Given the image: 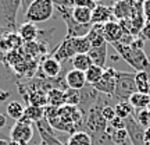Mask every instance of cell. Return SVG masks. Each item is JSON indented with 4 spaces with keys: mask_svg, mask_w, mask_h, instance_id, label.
Wrapping results in <instances>:
<instances>
[{
    "mask_svg": "<svg viewBox=\"0 0 150 145\" xmlns=\"http://www.w3.org/2000/svg\"><path fill=\"white\" fill-rule=\"evenodd\" d=\"M112 48L118 52V54L128 63L136 73H147L150 74V60L142 48H138L134 42L131 45H122L120 42L112 43Z\"/></svg>",
    "mask_w": 150,
    "mask_h": 145,
    "instance_id": "1",
    "label": "cell"
},
{
    "mask_svg": "<svg viewBox=\"0 0 150 145\" xmlns=\"http://www.w3.org/2000/svg\"><path fill=\"white\" fill-rule=\"evenodd\" d=\"M54 9L53 0H35L25 11V20L33 24L45 22L53 17Z\"/></svg>",
    "mask_w": 150,
    "mask_h": 145,
    "instance_id": "2",
    "label": "cell"
},
{
    "mask_svg": "<svg viewBox=\"0 0 150 145\" xmlns=\"http://www.w3.org/2000/svg\"><path fill=\"white\" fill-rule=\"evenodd\" d=\"M21 7V0H0V27L10 32H17V14Z\"/></svg>",
    "mask_w": 150,
    "mask_h": 145,
    "instance_id": "3",
    "label": "cell"
},
{
    "mask_svg": "<svg viewBox=\"0 0 150 145\" xmlns=\"http://www.w3.org/2000/svg\"><path fill=\"white\" fill-rule=\"evenodd\" d=\"M136 89L135 84V73H125V71H117V84H115V92L114 99L118 102H128L129 98L134 95Z\"/></svg>",
    "mask_w": 150,
    "mask_h": 145,
    "instance_id": "4",
    "label": "cell"
},
{
    "mask_svg": "<svg viewBox=\"0 0 150 145\" xmlns=\"http://www.w3.org/2000/svg\"><path fill=\"white\" fill-rule=\"evenodd\" d=\"M59 10L61 18L64 20L67 34L65 38H85L91 32L92 25H82L74 20L72 17V7H56Z\"/></svg>",
    "mask_w": 150,
    "mask_h": 145,
    "instance_id": "5",
    "label": "cell"
},
{
    "mask_svg": "<svg viewBox=\"0 0 150 145\" xmlns=\"http://www.w3.org/2000/svg\"><path fill=\"white\" fill-rule=\"evenodd\" d=\"M100 96V92L91 84H86L82 89L79 91V103H78V109L83 113V116L88 114V112L92 108L96 106L97 101Z\"/></svg>",
    "mask_w": 150,
    "mask_h": 145,
    "instance_id": "6",
    "label": "cell"
},
{
    "mask_svg": "<svg viewBox=\"0 0 150 145\" xmlns=\"http://www.w3.org/2000/svg\"><path fill=\"white\" fill-rule=\"evenodd\" d=\"M117 71L114 67H107L104 69V74H103L102 80L99 81L97 84H95V88L97 91L107 95V96H114L115 92V84H117Z\"/></svg>",
    "mask_w": 150,
    "mask_h": 145,
    "instance_id": "7",
    "label": "cell"
},
{
    "mask_svg": "<svg viewBox=\"0 0 150 145\" xmlns=\"http://www.w3.org/2000/svg\"><path fill=\"white\" fill-rule=\"evenodd\" d=\"M138 4H139V0H115L111 6L114 18L117 21L128 20L136 10Z\"/></svg>",
    "mask_w": 150,
    "mask_h": 145,
    "instance_id": "8",
    "label": "cell"
},
{
    "mask_svg": "<svg viewBox=\"0 0 150 145\" xmlns=\"http://www.w3.org/2000/svg\"><path fill=\"white\" fill-rule=\"evenodd\" d=\"M125 121V130H127V134H128V138L131 141L132 145H145L143 144V140H145V131L146 129H143L138 121L136 119L132 116H129L128 119L124 120Z\"/></svg>",
    "mask_w": 150,
    "mask_h": 145,
    "instance_id": "9",
    "label": "cell"
},
{
    "mask_svg": "<svg viewBox=\"0 0 150 145\" xmlns=\"http://www.w3.org/2000/svg\"><path fill=\"white\" fill-rule=\"evenodd\" d=\"M33 138V129L32 124L24 123L18 120L10 131V141H17V142H24L28 144Z\"/></svg>",
    "mask_w": 150,
    "mask_h": 145,
    "instance_id": "10",
    "label": "cell"
},
{
    "mask_svg": "<svg viewBox=\"0 0 150 145\" xmlns=\"http://www.w3.org/2000/svg\"><path fill=\"white\" fill-rule=\"evenodd\" d=\"M42 73L45 78H49V80H53V78H57L60 74H61V63L59 60H56L53 56H47L40 61V66H39V73Z\"/></svg>",
    "mask_w": 150,
    "mask_h": 145,
    "instance_id": "11",
    "label": "cell"
},
{
    "mask_svg": "<svg viewBox=\"0 0 150 145\" xmlns=\"http://www.w3.org/2000/svg\"><path fill=\"white\" fill-rule=\"evenodd\" d=\"M75 54H76V52H75L72 39L71 38H64V41L54 49L50 56H53L54 59L59 60L60 63H61V61H65V60H68V59H72Z\"/></svg>",
    "mask_w": 150,
    "mask_h": 145,
    "instance_id": "12",
    "label": "cell"
},
{
    "mask_svg": "<svg viewBox=\"0 0 150 145\" xmlns=\"http://www.w3.org/2000/svg\"><path fill=\"white\" fill-rule=\"evenodd\" d=\"M112 20H114V14L110 6L97 4L92 10V25H104Z\"/></svg>",
    "mask_w": 150,
    "mask_h": 145,
    "instance_id": "13",
    "label": "cell"
},
{
    "mask_svg": "<svg viewBox=\"0 0 150 145\" xmlns=\"http://www.w3.org/2000/svg\"><path fill=\"white\" fill-rule=\"evenodd\" d=\"M124 29L120 25V22L112 20V21L107 22L103 25V36L106 39L107 43H115V42H120L121 38L124 36Z\"/></svg>",
    "mask_w": 150,
    "mask_h": 145,
    "instance_id": "14",
    "label": "cell"
},
{
    "mask_svg": "<svg viewBox=\"0 0 150 145\" xmlns=\"http://www.w3.org/2000/svg\"><path fill=\"white\" fill-rule=\"evenodd\" d=\"M17 34H18V36L21 38V41L29 43V42H36V39L40 36L42 31L36 27V24L25 22V24H22L21 27H18Z\"/></svg>",
    "mask_w": 150,
    "mask_h": 145,
    "instance_id": "15",
    "label": "cell"
},
{
    "mask_svg": "<svg viewBox=\"0 0 150 145\" xmlns=\"http://www.w3.org/2000/svg\"><path fill=\"white\" fill-rule=\"evenodd\" d=\"M65 84H67V86H68V89L81 91V89L86 85L85 73L75 70V69L67 71V73H65Z\"/></svg>",
    "mask_w": 150,
    "mask_h": 145,
    "instance_id": "16",
    "label": "cell"
},
{
    "mask_svg": "<svg viewBox=\"0 0 150 145\" xmlns=\"http://www.w3.org/2000/svg\"><path fill=\"white\" fill-rule=\"evenodd\" d=\"M45 119V108H39V106H32L28 105V108L24 112V116L21 117V121L24 123H38Z\"/></svg>",
    "mask_w": 150,
    "mask_h": 145,
    "instance_id": "17",
    "label": "cell"
},
{
    "mask_svg": "<svg viewBox=\"0 0 150 145\" xmlns=\"http://www.w3.org/2000/svg\"><path fill=\"white\" fill-rule=\"evenodd\" d=\"M88 54H89L93 64L104 69L106 67V60H107V43L103 45V46H99V48H91Z\"/></svg>",
    "mask_w": 150,
    "mask_h": 145,
    "instance_id": "18",
    "label": "cell"
},
{
    "mask_svg": "<svg viewBox=\"0 0 150 145\" xmlns=\"http://www.w3.org/2000/svg\"><path fill=\"white\" fill-rule=\"evenodd\" d=\"M47 105L54 108H61L65 105V91L53 88L47 91Z\"/></svg>",
    "mask_w": 150,
    "mask_h": 145,
    "instance_id": "19",
    "label": "cell"
},
{
    "mask_svg": "<svg viewBox=\"0 0 150 145\" xmlns=\"http://www.w3.org/2000/svg\"><path fill=\"white\" fill-rule=\"evenodd\" d=\"M72 17L78 24L92 25V10L86 7H72Z\"/></svg>",
    "mask_w": 150,
    "mask_h": 145,
    "instance_id": "20",
    "label": "cell"
},
{
    "mask_svg": "<svg viewBox=\"0 0 150 145\" xmlns=\"http://www.w3.org/2000/svg\"><path fill=\"white\" fill-rule=\"evenodd\" d=\"M71 63H72V67L75 70L82 71V73H86L89 67L93 66L91 57L88 53H81V54H75L74 57L71 59Z\"/></svg>",
    "mask_w": 150,
    "mask_h": 145,
    "instance_id": "21",
    "label": "cell"
},
{
    "mask_svg": "<svg viewBox=\"0 0 150 145\" xmlns=\"http://www.w3.org/2000/svg\"><path fill=\"white\" fill-rule=\"evenodd\" d=\"M135 84H136L138 92L150 95V74L143 73V71L135 73Z\"/></svg>",
    "mask_w": 150,
    "mask_h": 145,
    "instance_id": "22",
    "label": "cell"
},
{
    "mask_svg": "<svg viewBox=\"0 0 150 145\" xmlns=\"http://www.w3.org/2000/svg\"><path fill=\"white\" fill-rule=\"evenodd\" d=\"M65 145H92V138L85 131H75L67 138Z\"/></svg>",
    "mask_w": 150,
    "mask_h": 145,
    "instance_id": "23",
    "label": "cell"
},
{
    "mask_svg": "<svg viewBox=\"0 0 150 145\" xmlns=\"http://www.w3.org/2000/svg\"><path fill=\"white\" fill-rule=\"evenodd\" d=\"M129 103L135 110H139V109H146L149 108L150 105V95L146 94H140V92H135L132 96L129 98Z\"/></svg>",
    "mask_w": 150,
    "mask_h": 145,
    "instance_id": "24",
    "label": "cell"
},
{
    "mask_svg": "<svg viewBox=\"0 0 150 145\" xmlns=\"http://www.w3.org/2000/svg\"><path fill=\"white\" fill-rule=\"evenodd\" d=\"M103 74H104V69L103 67H99V66H92L88 69V71L85 73L86 77V84H91V85H95L99 81L102 80Z\"/></svg>",
    "mask_w": 150,
    "mask_h": 145,
    "instance_id": "25",
    "label": "cell"
},
{
    "mask_svg": "<svg viewBox=\"0 0 150 145\" xmlns=\"http://www.w3.org/2000/svg\"><path fill=\"white\" fill-rule=\"evenodd\" d=\"M114 110H115V116L120 119H128L129 116H132L135 112V109L131 106V103L129 102H118L115 103V106H114Z\"/></svg>",
    "mask_w": 150,
    "mask_h": 145,
    "instance_id": "26",
    "label": "cell"
},
{
    "mask_svg": "<svg viewBox=\"0 0 150 145\" xmlns=\"http://www.w3.org/2000/svg\"><path fill=\"white\" fill-rule=\"evenodd\" d=\"M24 112H25V108L22 106L20 102H16V101H13L7 105V114L10 116L11 119H14V120H21V117L24 116Z\"/></svg>",
    "mask_w": 150,
    "mask_h": 145,
    "instance_id": "27",
    "label": "cell"
},
{
    "mask_svg": "<svg viewBox=\"0 0 150 145\" xmlns=\"http://www.w3.org/2000/svg\"><path fill=\"white\" fill-rule=\"evenodd\" d=\"M72 39V43H74V48H75V52L76 54H81V53H88L91 50V41L89 38L85 36V38H71Z\"/></svg>",
    "mask_w": 150,
    "mask_h": 145,
    "instance_id": "28",
    "label": "cell"
},
{
    "mask_svg": "<svg viewBox=\"0 0 150 145\" xmlns=\"http://www.w3.org/2000/svg\"><path fill=\"white\" fill-rule=\"evenodd\" d=\"M134 117L136 119V121L143 127V129H149L150 127V110L146 109H139L134 112Z\"/></svg>",
    "mask_w": 150,
    "mask_h": 145,
    "instance_id": "29",
    "label": "cell"
},
{
    "mask_svg": "<svg viewBox=\"0 0 150 145\" xmlns=\"http://www.w3.org/2000/svg\"><path fill=\"white\" fill-rule=\"evenodd\" d=\"M78 103H79V91L67 89V91H65V105L78 106Z\"/></svg>",
    "mask_w": 150,
    "mask_h": 145,
    "instance_id": "30",
    "label": "cell"
},
{
    "mask_svg": "<svg viewBox=\"0 0 150 145\" xmlns=\"http://www.w3.org/2000/svg\"><path fill=\"white\" fill-rule=\"evenodd\" d=\"M102 114H103V117H104V120H106L107 123H110L112 119L115 117V110H114V106H111V105L104 106V108L102 109Z\"/></svg>",
    "mask_w": 150,
    "mask_h": 145,
    "instance_id": "31",
    "label": "cell"
},
{
    "mask_svg": "<svg viewBox=\"0 0 150 145\" xmlns=\"http://www.w3.org/2000/svg\"><path fill=\"white\" fill-rule=\"evenodd\" d=\"M72 1H74V7H86L91 10H93L97 6L93 0H72Z\"/></svg>",
    "mask_w": 150,
    "mask_h": 145,
    "instance_id": "32",
    "label": "cell"
},
{
    "mask_svg": "<svg viewBox=\"0 0 150 145\" xmlns=\"http://www.w3.org/2000/svg\"><path fill=\"white\" fill-rule=\"evenodd\" d=\"M138 38H140L143 42L150 39V20H147V21L145 22V25H143V28H142V31H140Z\"/></svg>",
    "mask_w": 150,
    "mask_h": 145,
    "instance_id": "33",
    "label": "cell"
},
{
    "mask_svg": "<svg viewBox=\"0 0 150 145\" xmlns=\"http://www.w3.org/2000/svg\"><path fill=\"white\" fill-rule=\"evenodd\" d=\"M108 126H110L112 130H122V129H125V121H124L122 119H120L115 116V117L108 123Z\"/></svg>",
    "mask_w": 150,
    "mask_h": 145,
    "instance_id": "34",
    "label": "cell"
},
{
    "mask_svg": "<svg viewBox=\"0 0 150 145\" xmlns=\"http://www.w3.org/2000/svg\"><path fill=\"white\" fill-rule=\"evenodd\" d=\"M142 9H143V16H145L146 21L150 20V0H143L142 1Z\"/></svg>",
    "mask_w": 150,
    "mask_h": 145,
    "instance_id": "35",
    "label": "cell"
},
{
    "mask_svg": "<svg viewBox=\"0 0 150 145\" xmlns=\"http://www.w3.org/2000/svg\"><path fill=\"white\" fill-rule=\"evenodd\" d=\"M10 96H11L10 92L4 91V89H1V88H0V105H1V103H4Z\"/></svg>",
    "mask_w": 150,
    "mask_h": 145,
    "instance_id": "36",
    "label": "cell"
},
{
    "mask_svg": "<svg viewBox=\"0 0 150 145\" xmlns=\"http://www.w3.org/2000/svg\"><path fill=\"white\" fill-rule=\"evenodd\" d=\"M35 0H21V9H22V11H24V14H25V11L28 10V7L32 4Z\"/></svg>",
    "mask_w": 150,
    "mask_h": 145,
    "instance_id": "37",
    "label": "cell"
},
{
    "mask_svg": "<svg viewBox=\"0 0 150 145\" xmlns=\"http://www.w3.org/2000/svg\"><path fill=\"white\" fill-rule=\"evenodd\" d=\"M143 144L150 145V127L149 129H146V131H145V140H143Z\"/></svg>",
    "mask_w": 150,
    "mask_h": 145,
    "instance_id": "38",
    "label": "cell"
},
{
    "mask_svg": "<svg viewBox=\"0 0 150 145\" xmlns=\"http://www.w3.org/2000/svg\"><path fill=\"white\" fill-rule=\"evenodd\" d=\"M6 123H7V120H6V116H4V114H1V113H0V129H3V127H6Z\"/></svg>",
    "mask_w": 150,
    "mask_h": 145,
    "instance_id": "39",
    "label": "cell"
},
{
    "mask_svg": "<svg viewBox=\"0 0 150 145\" xmlns=\"http://www.w3.org/2000/svg\"><path fill=\"white\" fill-rule=\"evenodd\" d=\"M10 32V31H7L6 28H3V27H0V39L4 36V35H7V34Z\"/></svg>",
    "mask_w": 150,
    "mask_h": 145,
    "instance_id": "40",
    "label": "cell"
},
{
    "mask_svg": "<svg viewBox=\"0 0 150 145\" xmlns=\"http://www.w3.org/2000/svg\"><path fill=\"white\" fill-rule=\"evenodd\" d=\"M0 145H10V138H0Z\"/></svg>",
    "mask_w": 150,
    "mask_h": 145,
    "instance_id": "41",
    "label": "cell"
},
{
    "mask_svg": "<svg viewBox=\"0 0 150 145\" xmlns=\"http://www.w3.org/2000/svg\"><path fill=\"white\" fill-rule=\"evenodd\" d=\"M0 138H8V137H6V135H3L1 133H0Z\"/></svg>",
    "mask_w": 150,
    "mask_h": 145,
    "instance_id": "42",
    "label": "cell"
},
{
    "mask_svg": "<svg viewBox=\"0 0 150 145\" xmlns=\"http://www.w3.org/2000/svg\"><path fill=\"white\" fill-rule=\"evenodd\" d=\"M93 1H95V3L97 4V3H99V1H102V0H93Z\"/></svg>",
    "mask_w": 150,
    "mask_h": 145,
    "instance_id": "43",
    "label": "cell"
},
{
    "mask_svg": "<svg viewBox=\"0 0 150 145\" xmlns=\"http://www.w3.org/2000/svg\"><path fill=\"white\" fill-rule=\"evenodd\" d=\"M39 145H46V144H45V142H40V144H39Z\"/></svg>",
    "mask_w": 150,
    "mask_h": 145,
    "instance_id": "44",
    "label": "cell"
}]
</instances>
